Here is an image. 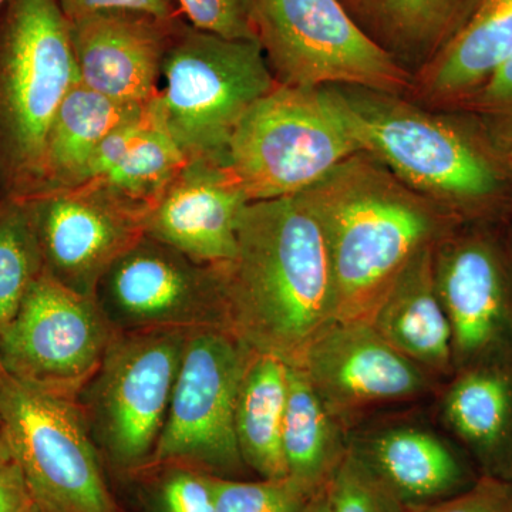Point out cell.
Here are the masks:
<instances>
[{"mask_svg": "<svg viewBox=\"0 0 512 512\" xmlns=\"http://www.w3.org/2000/svg\"><path fill=\"white\" fill-rule=\"evenodd\" d=\"M255 30L278 83L412 92L413 74L357 25L342 0H255Z\"/></svg>", "mask_w": 512, "mask_h": 512, "instance_id": "7", "label": "cell"}, {"mask_svg": "<svg viewBox=\"0 0 512 512\" xmlns=\"http://www.w3.org/2000/svg\"><path fill=\"white\" fill-rule=\"evenodd\" d=\"M248 204L227 163L197 158L146 212V237L197 264L222 266L237 252L238 224Z\"/></svg>", "mask_w": 512, "mask_h": 512, "instance_id": "16", "label": "cell"}, {"mask_svg": "<svg viewBox=\"0 0 512 512\" xmlns=\"http://www.w3.org/2000/svg\"><path fill=\"white\" fill-rule=\"evenodd\" d=\"M346 3L350 6V8H359L360 0H345Z\"/></svg>", "mask_w": 512, "mask_h": 512, "instance_id": "39", "label": "cell"}, {"mask_svg": "<svg viewBox=\"0 0 512 512\" xmlns=\"http://www.w3.org/2000/svg\"><path fill=\"white\" fill-rule=\"evenodd\" d=\"M215 512H306L313 495L291 478L239 481L217 477Z\"/></svg>", "mask_w": 512, "mask_h": 512, "instance_id": "29", "label": "cell"}, {"mask_svg": "<svg viewBox=\"0 0 512 512\" xmlns=\"http://www.w3.org/2000/svg\"><path fill=\"white\" fill-rule=\"evenodd\" d=\"M436 247L414 256L369 322L387 343L429 375H447L454 369L453 336L437 292Z\"/></svg>", "mask_w": 512, "mask_h": 512, "instance_id": "19", "label": "cell"}, {"mask_svg": "<svg viewBox=\"0 0 512 512\" xmlns=\"http://www.w3.org/2000/svg\"><path fill=\"white\" fill-rule=\"evenodd\" d=\"M0 414L39 512H120L80 400L6 375Z\"/></svg>", "mask_w": 512, "mask_h": 512, "instance_id": "8", "label": "cell"}, {"mask_svg": "<svg viewBox=\"0 0 512 512\" xmlns=\"http://www.w3.org/2000/svg\"><path fill=\"white\" fill-rule=\"evenodd\" d=\"M185 330H116L82 403L90 430L114 467L144 470L167 419Z\"/></svg>", "mask_w": 512, "mask_h": 512, "instance_id": "9", "label": "cell"}, {"mask_svg": "<svg viewBox=\"0 0 512 512\" xmlns=\"http://www.w3.org/2000/svg\"><path fill=\"white\" fill-rule=\"evenodd\" d=\"M306 512H329L328 498H326V490L322 488L318 494L313 495L309 501Z\"/></svg>", "mask_w": 512, "mask_h": 512, "instance_id": "38", "label": "cell"}, {"mask_svg": "<svg viewBox=\"0 0 512 512\" xmlns=\"http://www.w3.org/2000/svg\"><path fill=\"white\" fill-rule=\"evenodd\" d=\"M114 332L96 299L43 271L0 338V362L20 382L80 400Z\"/></svg>", "mask_w": 512, "mask_h": 512, "instance_id": "11", "label": "cell"}, {"mask_svg": "<svg viewBox=\"0 0 512 512\" xmlns=\"http://www.w3.org/2000/svg\"><path fill=\"white\" fill-rule=\"evenodd\" d=\"M42 252L25 197L0 198V338L43 274Z\"/></svg>", "mask_w": 512, "mask_h": 512, "instance_id": "27", "label": "cell"}, {"mask_svg": "<svg viewBox=\"0 0 512 512\" xmlns=\"http://www.w3.org/2000/svg\"><path fill=\"white\" fill-rule=\"evenodd\" d=\"M276 83L258 40L227 39L180 20L154 101L190 160L227 163L239 121Z\"/></svg>", "mask_w": 512, "mask_h": 512, "instance_id": "5", "label": "cell"}, {"mask_svg": "<svg viewBox=\"0 0 512 512\" xmlns=\"http://www.w3.org/2000/svg\"><path fill=\"white\" fill-rule=\"evenodd\" d=\"M252 353L227 328L187 333L167 419L146 468L185 464L224 478L241 473L235 407Z\"/></svg>", "mask_w": 512, "mask_h": 512, "instance_id": "10", "label": "cell"}, {"mask_svg": "<svg viewBox=\"0 0 512 512\" xmlns=\"http://www.w3.org/2000/svg\"><path fill=\"white\" fill-rule=\"evenodd\" d=\"M79 82L70 25L57 0H9L0 16V188L42 187L47 137Z\"/></svg>", "mask_w": 512, "mask_h": 512, "instance_id": "4", "label": "cell"}, {"mask_svg": "<svg viewBox=\"0 0 512 512\" xmlns=\"http://www.w3.org/2000/svg\"><path fill=\"white\" fill-rule=\"evenodd\" d=\"M512 53V0H476L446 45L413 74L417 99L464 109Z\"/></svg>", "mask_w": 512, "mask_h": 512, "instance_id": "18", "label": "cell"}, {"mask_svg": "<svg viewBox=\"0 0 512 512\" xmlns=\"http://www.w3.org/2000/svg\"><path fill=\"white\" fill-rule=\"evenodd\" d=\"M96 301L120 332L227 328L217 268L150 237L107 269Z\"/></svg>", "mask_w": 512, "mask_h": 512, "instance_id": "12", "label": "cell"}, {"mask_svg": "<svg viewBox=\"0 0 512 512\" xmlns=\"http://www.w3.org/2000/svg\"><path fill=\"white\" fill-rule=\"evenodd\" d=\"M67 22L96 13H141L161 20L181 19L175 0H57Z\"/></svg>", "mask_w": 512, "mask_h": 512, "instance_id": "33", "label": "cell"}, {"mask_svg": "<svg viewBox=\"0 0 512 512\" xmlns=\"http://www.w3.org/2000/svg\"><path fill=\"white\" fill-rule=\"evenodd\" d=\"M177 20L141 13H96L70 22L80 83L109 99L146 106L156 99Z\"/></svg>", "mask_w": 512, "mask_h": 512, "instance_id": "17", "label": "cell"}, {"mask_svg": "<svg viewBox=\"0 0 512 512\" xmlns=\"http://www.w3.org/2000/svg\"><path fill=\"white\" fill-rule=\"evenodd\" d=\"M325 490L329 512H410L350 446Z\"/></svg>", "mask_w": 512, "mask_h": 512, "instance_id": "28", "label": "cell"}, {"mask_svg": "<svg viewBox=\"0 0 512 512\" xmlns=\"http://www.w3.org/2000/svg\"><path fill=\"white\" fill-rule=\"evenodd\" d=\"M0 512H39L15 461L0 468Z\"/></svg>", "mask_w": 512, "mask_h": 512, "instance_id": "35", "label": "cell"}, {"mask_svg": "<svg viewBox=\"0 0 512 512\" xmlns=\"http://www.w3.org/2000/svg\"><path fill=\"white\" fill-rule=\"evenodd\" d=\"M9 0H0V12L5 9V6L8 5Z\"/></svg>", "mask_w": 512, "mask_h": 512, "instance_id": "41", "label": "cell"}, {"mask_svg": "<svg viewBox=\"0 0 512 512\" xmlns=\"http://www.w3.org/2000/svg\"><path fill=\"white\" fill-rule=\"evenodd\" d=\"M476 0H360L357 10L366 13L379 32V43L421 66L446 45L473 9Z\"/></svg>", "mask_w": 512, "mask_h": 512, "instance_id": "25", "label": "cell"}, {"mask_svg": "<svg viewBox=\"0 0 512 512\" xmlns=\"http://www.w3.org/2000/svg\"><path fill=\"white\" fill-rule=\"evenodd\" d=\"M12 448L8 439V433H6L5 421H3L2 414H0V468L8 466L13 463Z\"/></svg>", "mask_w": 512, "mask_h": 512, "instance_id": "37", "label": "cell"}, {"mask_svg": "<svg viewBox=\"0 0 512 512\" xmlns=\"http://www.w3.org/2000/svg\"><path fill=\"white\" fill-rule=\"evenodd\" d=\"M464 110L494 120L512 119V53Z\"/></svg>", "mask_w": 512, "mask_h": 512, "instance_id": "34", "label": "cell"}, {"mask_svg": "<svg viewBox=\"0 0 512 512\" xmlns=\"http://www.w3.org/2000/svg\"><path fill=\"white\" fill-rule=\"evenodd\" d=\"M288 400V363L252 353L239 386L235 436L245 466L264 480L288 477L282 429Z\"/></svg>", "mask_w": 512, "mask_h": 512, "instance_id": "23", "label": "cell"}, {"mask_svg": "<svg viewBox=\"0 0 512 512\" xmlns=\"http://www.w3.org/2000/svg\"><path fill=\"white\" fill-rule=\"evenodd\" d=\"M237 252L215 266L225 325L258 353L298 363L335 322V289L325 237L301 194L249 202Z\"/></svg>", "mask_w": 512, "mask_h": 512, "instance_id": "1", "label": "cell"}, {"mask_svg": "<svg viewBox=\"0 0 512 512\" xmlns=\"http://www.w3.org/2000/svg\"><path fill=\"white\" fill-rule=\"evenodd\" d=\"M450 429L493 476L511 478L512 375L493 362L461 369L443 402Z\"/></svg>", "mask_w": 512, "mask_h": 512, "instance_id": "21", "label": "cell"}, {"mask_svg": "<svg viewBox=\"0 0 512 512\" xmlns=\"http://www.w3.org/2000/svg\"><path fill=\"white\" fill-rule=\"evenodd\" d=\"M192 28L227 37L256 39L255 0H175Z\"/></svg>", "mask_w": 512, "mask_h": 512, "instance_id": "31", "label": "cell"}, {"mask_svg": "<svg viewBox=\"0 0 512 512\" xmlns=\"http://www.w3.org/2000/svg\"><path fill=\"white\" fill-rule=\"evenodd\" d=\"M410 512H512V480L484 474L467 490L436 501L409 507Z\"/></svg>", "mask_w": 512, "mask_h": 512, "instance_id": "32", "label": "cell"}, {"mask_svg": "<svg viewBox=\"0 0 512 512\" xmlns=\"http://www.w3.org/2000/svg\"><path fill=\"white\" fill-rule=\"evenodd\" d=\"M340 426L369 407L427 392L429 373L387 343L367 320H335L298 363Z\"/></svg>", "mask_w": 512, "mask_h": 512, "instance_id": "14", "label": "cell"}, {"mask_svg": "<svg viewBox=\"0 0 512 512\" xmlns=\"http://www.w3.org/2000/svg\"><path fill=\"white\" fill-rule=\"evenodd\" d=\"M6 375H8V373H6L5 367H3L2 362H0V380Z\"/></svg>", "mask_w": 512, "mask_h": 512, "instance_id": "40", "label": "cell"}, {"mask_svg": "<svg viewBox=\"0 0 512 512\" xmlns=\"http://www.w3.org/2000/svg\"><path fill=\"white\" fill-rule=\"evenodd\" d=\"M150 468L160 470L151 490V511L215 512L218 476L185 464H160Z\"/></svg>", "mask_w": 512, "mask_h": 512, "instance_id": "30", "label": "cell"}, {"mask_svg": "<svg viewBox=\"0 0 512 512\" xmlns=\"http://www.w3.org/2000/svg\"><path fill=\"white\" fill-rule=\"evenodd\" d=\"M350 447L407 507L451 497L466 481L453 451L426 430L396 427Z\"/></svg>", "mask_w": 512, "mask_h": 512, "instance_id": "20", "label": "cell"}, {"mask_svg": "<svg viewBox=\"0 0 512 512\" xmlns=\"http://www.w3.org/2000/svg\"><path fill=\"white\" fill-rule=\"evenodd\" d=\"M146 106L127 104L74 83L57 110L43 160L40 191L76 187L94 151L111 131L127 123Z\"/></svg>", "mask_w": 512, "mask_h": 512, "instance_id": "22", "label": "cell"}, {"mask_svg": "<svg viewBox=\"0 0 512 512\" xmlns=\"http://www.w3.org/2000/svg\"><path fill=\"white\" fill-rule=\"evenodd\" d=\"M329 87L360 151L454 217L481 214L504 197L510 168L495 146L466 127L397 94Z\"/></svg>", "mask_w": 512, "mask_h": 512, "instance_id": "3", "label": "cell"}, {"mask_svg": "<svg viewBox=\"0 0 512 512\" xmlns=\"http://www.w3.org/2000/svg\"><path fill=\"white\" fill-rule=\"evenodd\" d=\"M301 197L322 228L335 289V320H367L414 256L458 220L357 153Z\"/></svg>", "mask_w": 512, "mask_h": 512, "instance_id": "2", "label": "cell"}, {"mask_svg": "<svg viewBox=\"0 0 512 512\" xmlns=\"http://www.w3.org/2000/svg\"><path fill=\"white\" fill-rule=\"evenodd\" d=\"M360 151L329 86L276 83L242 117L227 165L249 202L309 190Z\"/></svg>", "mask_w": 512, "mask_h": 512, "instance_id": "6", "label": "cell"}, {"mask_svg": "<svg viewBox=\"0 0 512 512\" xmlns=\"http://www.w3.org/2000/svg\"><path fill=\"white\" fill-rule=\"evenodd\" d=\"M342 426L326 409L298 365H288V400L282 450L288 477L315 495L328 485L345 456Z\"/></svg>", "mask_w": 512, "mask_h": 512, "instance_id": "24", "label": "cell"}, {"mask_svg": "<svg viewBox=\"0 0 512 512\" xmlns=\"http://www.w3.org/2000/svg\"><path fill=\"white\" fill-rule=\"evenodd\" d=\"M498 123L497 148L500 156L503 157L504 163L512 170V119L511 120H495Z\"/></svg>", "mask_w": 512, "mask_h": 512, "instance_id": "36", "label": "cell"}, {"mask_svg": "<svg viewBox=\"0 0 512 512\" xmlns=\"http://www.w3.org/2000/svg\"><path fill=\"white\" fill-rule=\"evenodd\" d=\"M190 161L165 127L153 100L150 124L143 136L116 167L99 180L89 183L100 185L120 200L147 212Z\"/></svg>", "mask_w": 512, "mask_h": 512, "instance_id": "26", "label": "cell"}, {"mask_svg": "<svg viewBox=\"0 0 512 512\" xmlns=\"http://www.w3.org/2000/svg\"><path fill=\"white\" fill-rule=\"evenodd\" d=\"M447 238L434 249V276L450 322L454 367L461 370L491 362L507 339L511 278L490 239L478 234Z\"/></svg>", "mask_w": 512, "mask_h": 512, "instance_id": "15", "label": "cell"}, {"mask_svg": "<svg viewBox=\"0 0 512 512\" xmlns=\"http://www.w3.org/2000/svg\"><path fill=\"white\" fill-rule=\"evenodd\" d=\"M25 198L45 271L89 298L107 269L146 237V211L94 183Z\"/></svg>", "mask_w": 512, "mask_h": 512, "instance_id": "13", "label": "cell"}]
</instances>
